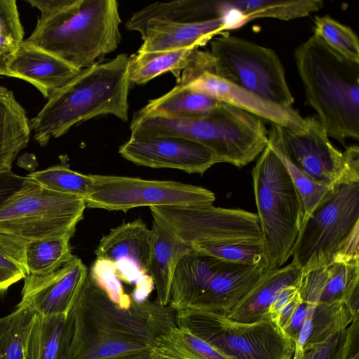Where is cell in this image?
Returning <instances> with one entry per match:
<instances>
[{
	"mask_svg": "<svg viewBox=\"0 0 359 359\" xmlns=\"http://www.w3.org/2000/svg\"><path fill=\"white\" fill-rule=\"evenodd\" d=\"M176 325L175 311L148 299L128 309L113 303L88 273L66 316L65 359H130L151 353Z\"/></svg>",
	"mask_w": 359,
	"mask_h": 359,
	"instance_id": "6da1fadb",
	"label": "cell"
},
{
	"mask_svg": "<svg viewBox=\"0 0 359 359\" xmlns=\"http://www.w3.org/2000/svg\"><path fill=\"white\" fill-rule=\"evenodd\" d=\"M128 65L129 56L122 53L81 69L55 90L29 120L34 140L45 147L52 137H59L72 126L102 115H113L126 122L131 84Z\"/></svg>",
	"mask_w": 359,
	"mask_h": 359,
	"instance_id": "7a4b0ae2",
	"label": "cell"
},
{
	"mask_svg": "<svg viewBox=\"0 0 359 359\" xmlns=\"http://www.w3.org/2000/svg\"><path fill=\"white\" fill-rule=\"evenodd\" d=\"M309 104L328 136L343 145L359 139V62L329 47L316 34L294 52Z\"/></svg>",
	"mask_w": 359,
	"mask_h": 359,
	"instance_id": "3957f363",
	"label": "cell"
},
{
	"mask_svg": "<svg viewBox=\"0 0 359 359\" xmlns=\"http://www.w3.org/2000/svg\"><path fill=\"white\" fill-rule=\"evenodd\" d=\"M130 137H177L210 149L219 163L242 168L268 144V130L260 118L222 102L207 116L170 118L134 115Z\"/></svg>",
	"mask_w": 359,
	"mask_h": 359,
	"instance_id": "277c9868",
	"label": "cell"
},
{
	"mask_svg": "<svg viewBox=\"0 0 359 359\" xmlns=\"http://www.w3.org/2000/svg\"><path fill=\"white\" fill-rule=\"evenodd\" d=\"M121 22L116 0H80L64 13L38 18L26 41L81 70L117 48Z\"/></svg>",
	"mask_w": 359,
	"mask_h": 359,
	"instance_id": "5b68a950",
	"label": "cell"
},
{
	"mask_svg": "<svg viewBox=\"0 0 359 359\" xmlns=\"http://www.w3.org/2000/svg\"><path fill=\"white\" fill-rule=\"evenodd\" d=\"M268 271L264 264H232L191 247L176 266L168 306L226 314Z\"/></svg>",
	"mask_w": 359,
	"mask_h": 359,
	"instance_id": "8992f818",
	"label": "cell"
},
{
	"mask_svg": "<svg viewBox=\"0 0 359 359\" xmlns=\"http://www.w3.org/2000/svg\"><path fill=\"white\" fill-rule=\"evenodd\" d=\"M252 175L268 269H277L291 257L304 215L303 202L269 141Z\"/></svg>",
	"mask_w": 359,
	"mask_h": 359,
	"instance_id": "52a82bcc",
	"label": "cell"
},
{
	"mask_svg": "<svg viewBox=\"0 0 359 359\" xmlns=\"http://www.w3.org/2000/svg\"><path fill=\"white\" fill-rule=\"evenodd\" d=\"M86 208L82 198L48 189L25 177L21 187L0 205V233L23 243L71 238Z\"/></svg>",
	"mask_w": 359,
	"mask_h": 359,
	"instance_id": "ba28073f",
	"label": "cell"
},
{
	"mask_svg": "<svg viewBox=\"0 0 359 359\" xmlns=\"http://www.w3.org/2000/svg\"><path fill=\"white\" fill-rule=\"evenodd\" d=\"M176 325L187 328L231 359H292L294 344L269 318L251 323L225 314L184 310L175 312Z\"/></svg>",
	"mask_w": 359,
	"mask_h": 359,
	"instance_id": "9c48e42d",
	"label": "cell"
},
{
	"mask_svg": "<svg viewBox=\"0 0 359 359\" xmlns=\"http://www.w3.org/2000/svg\"><path fill=\"white\" fill-rule=\"evenodd\" d=\"M209 43L215 75L267 100L292 107L294 97L283 66L272 49L224 32Z\"/></svg>",
	"mask_w": 359,
	"mask_h": 359,
	"instance_id": "30bf717a",
	"label": "cell"
},
{
	"mask_svg": "<svg viewBox=\"0 0 359 359\" xmlns=\"http://www.w3.org/2000/svg\"><path fill=\"white\" fill-rule=\"evenodd\" d=\"M359 224V182L341 184L302 220L291 264L305 273L327 266Z\"/></svg>",
	"mask_w": 359,
	"mask_h": 359,
	"instance_id": "8fae6325",
	"label": "cell"
},
{
	"mask_svg": "<svg viewBox=\"0 0 359 359\" xmlns=\"http://www.w3.org/2000/svg\"><path fill=\"white\" fill-rule=\"evenodd\" d=\"M304 130L271 124L276 140L286 158L315 182L334 188L359 182V148L352 145L340 151L329 140L316 116L305 118Z\"/></svg>",
	"mask_w": 359,
	"mask_h": 359,
	"instance_id": "7c38bea8",
	"label": "cell"
},
{
	"mask_svg": "<svg viewBox=\"0 0 359 359\" xmlns=\"http://www.w3.org/2000/svg\"><path fill=\"white\" fill-rule=\"evenodd\" d=\"M93 182L84 199L86 207L107 210L137 207L212 205L215 194L202 187L171 180L91 175Z\"/></svg>",
	"mask_w": 359,
	"mask_h": 359,
	"instance_id": "4fadbf2b",
	"label": "cell"
},
{
	"mask_svg": "<svg viewBox=\"0 0 359 359\" xmlns=\"http://www.w3.org/2000/svg\"><path fill=\"white\" fill-rule=\"evenodd\" d=\"M153 217L189 246L262 241L257 215L213 205L150 207Z\"/></svg>",
	"mask_w": 359,
	"mask_h": 359,
	"instance_id": "5bb4252c",
	"label": "cell"
},
{
	"mask_svg": "<svg viewBox=\"0 0 359 359\" xmlns=\"http://www.w3.org/2000/svg\"><path fill=\"white\" fill-rule=\"evenodd\" d=\"M177 83L226 102L262 120L296 131L305 129L306 121L292 107L267 100L232 84L213 73V60L206 51L197 50Z\"/></svg>",
	"mask_w": 359,
	"mask_h": 359,
	"instance_id": "9a60e30c",
	"label": "cell"
},
{
	"mask_svg": "<svg viewBox=\"0 0 359 359\" xmlns=\"http://www.w3.org/2000/svg\"><path fill=\"white\" fill-rule=\"evenodd\" d=\"M121 156L137 165L174 168L203 175L219 163L206 147L177 137L130 138L118 149Z\"/></svg>",
	"mask_w": 359,
	"mask_h": 359,
	"instance_id": "2e32d148",
	"label": "cell"
},
{
	"mask_svg": "<svg viewBox=\"0 0 359 359\" xmlns=\"http://www.w3.org/2000/svg\"><path fill=\"white\" fill-rule=\"evenodd\" d=\"M88 273L76 256L59 269L26 275L19 305L43 316H67Z\"/></svg>",
	"mask_w": 359,
	"mask_h": 359,
	"instance_id": "e0dca14e",
	"label": "cell"
},
{
	"mask_svg": "<svg viewBox=\"0 0 359 359\" xmlns=\"http://www.w3.org/2000/svg\"><path fill=\"white\" fill-rule=\"evenodd\" d=\"M80 70L52 53L24 40L6 60L4 76L29 82L45 98L73 79Z\"/></svg>",
	"mask_w": 359,
	"mask_h": 359,
	"instance_id": "ac0fdd59",
	"label": "cell"
},
{
	"mask_svg": "<svg viewBox=\"0 0 359 359\" xmlns=\"http://www.w3.org/2000/svg\"><path fill=\"white\" fill-rule=\"evenodd\" d=\"M224 31L220 18L192 22L149 20L137 31L141 34L143 40L137 52L198 48Z\"/></svg>",
	"mask_w": 359,
	"mask_h": 359,
	"instance_id": "d6986e66",
	"label": "cell"
},
{
	"mask_svg": "<svg viewBox=\"0 0 359 359\" xmlns=\"http://www.w3.org/2000/svg\"><path fill=\"white\" fill-rule=\"evenodd\" d=\"M302 271L291 263L269 270L226 314L229 318L251 323L268 316V309L278 293L289 285H300Z\"/></svg>",
	"mask_w": 359,
	"mask_h": 359,
	"instance_id": "ffe728a7",
	"label": "cell"
},
{
	"mask_svg": "<svg viewBox=\"0 0 359 359\" xmlns=\"http://www.w3.org/2000/svg\"><path fill=\"white\" fill-rule=\"evenodd\" d=\"M151 239V230L141 219L123 223L101 238L95 254L97 258L114 263L129 259L147 274Z\"/></svg>",
	"mask_w": 359,
	"mask_h": 359,
	"instance_id": "44dd1931",
	"label": "cell"
},
{
	"mask_svg": "<svg viewBox=\"0 0 359 359\" xmlns=\"http://www.w3.org/2000/svg\"><path fill=\"white\" fill-rule=\"evenodd\" d=\"M151 251L147 274L156 290V302L168 306L174 272L180 257L191 248L168 227L153 217Z\"/></svg>",
	"mask_w": 359,
	"mask_h": 359,
	"instance_id": "7402d4cb",
	"label": "cell"
},
{
	"mask_svg": "<svg viewBox=\"0 0 359 359\" xmlns=\"http://www.w3.org/2000/svg\"><path fill=\"white\" fill-rule=\"evenodd\" d=\"M308 312L294 344L292 359L346 329L355 318L343 302L309 304Z\"/></svg>",
	"mask_w": 359,
	"mask_h": 359,
	"instance_id": "603a6c76",
	"label": "cell"
},
{
	"mask_svg": "<svg viewBox=\"0 0 359 359\" xmlns=\"http://www.w3.org/2000/svg\"><path fill=\"white\" fill-rule=\"evenodd\" d=\"M29 120L13 91L0 86V175L11 172L18 154L29 141Z\"/></svg>",
	"mask_w": 359,
	"mask_h": 359,
	"instance_id": "cb8c5ba5",
	"label": "cell"
},
{
	"mask_svg": "<svg viewBox=\"0 0 359 359\" xmlns=\"http://www.w3.org/2000/svg\"><path fill=\"white\" fill-rule=\"evenodd\" d=\"M222 102L214 97L177 83L167 93L149 100L135 115L170 118L204 117L212 114Z\"/></svg>",
	"mask_w": 359,
	"mask_h": 359,
	"instance_id": "d4e9b609",
	"label": "cell"
},
{
	"mask_svg": "<svg viewBox=\"0 0 359 359\" xmlns=\"http://www.w3.org/2000/svg\"><path fill=\"white\" fill-rule=\"evenodd\" d=\"M66 316L33 313L25 327L24 359H65Z\"/></svg>",
	"mask_w": 359,
	"mask_h": 359,
	"instance_id": "484cf974",
	"label": "cell"
},
{
	"mask_svg": "<svg viewBox=\"0 0 359 359\" xmlns=\"http://www.w3.org/2000/svg\"><path fill=\"white\" fill-rule=\"evenodd\" d=\"M215 18L214 1L177 0L156 2L134 13L126 22V27L128 30L137 32L149 20L192 22Z\"/></svg>",
	"mask_w": 359,
	"mask_h": 359,
	"instance_id": "4316f807",
	"label": "cell"
},
{
	"mask_svg": "<svg viewBox=\"0 0 359 359\" xmlns=\"http://www.w3.org/2000/svg\"><path fill=\"white\" fill-rule=\"evenodd\" d=\"M197 48H187L175 50L138 53L129 57L128 72L131 83L145 84L156 76L171 72L180 78Z\"/></svg>",
	"mask_w": 359,
	"mask_h": 359,
	"instance_id": "83f0119b",
	"label": "cell"
},
{
	"mask_svg": "<svg viewBox=\"0 0 359 359\" xmlns=\"http://www.w3.org/2000/svg\"><path fill=\"white\" fill-rule=\"evenodd\" d=\"M151 353L161 359H231L177 325L156 339Z\"/></svg>",
	"mask_w": 359,
	"mask_h": 359,
	"instance_id": "f1b7e54d",
	"label": "cell"
},
{
	"mask_svg": "<svg viewBox=\"0 0 359 359\" xmlns=\"http://www.w3.org/2000/svg\"><path fill=\"white\" fill-rule=\"evenodd\" d=\"M344 302L359 317V259L334 261L327 265V277L319 303Z\"/></svg>",
	"mask_w": 359,
	"mask_h": 359,
	"instance_id": "f546056e",
	"label": "cell"
},
{
	"mask_svg": "<svg viewBox=\"0 0 359 359\" xmlns=\"http://www.w3.org/2000/svg\"><path fill=\"white\" fill-rule=\"evenodd\" d=\"M70 238L34 241L24 247L23 262L27 275L52 273L73 259Z\"/></svg>",
	"mask_w": 359,
	"mask_h": 359,
	"instance_id": "4dcf8cb0",
	"label": "cell"
},
{
	"mask_svg": "<svg viewBox=\"0 0 359 359\" xmlns=\"http://www.w3.org/2000/svg\"><path fill=\"white\" fill-rule=\"evenodd\" d=\"M26 177L48 189L83 199L88 194L93 182L91 175L72 170L64 164L32 172Z\"/></svg>",
	"mask_w": 359,
	"mask_h": 359,
	"instance_id": "1f68e13d",
	"label": "cell"
},
{
	"mask_svg": "<svg viewBox=\"0 0 359 359\" xmlns=\"http://www.w3.org/2000/svg\"><path fill=\"white\" fill-rule=\"evenodd\" d=\"M191 247L226 262L249 266L264 264L268 268L266 250L262 241L205 243Z\"/></svg>",
	"mask_w": 359,
	"mask_h": 359,
	"instance_id": "d6a6232c",
	"label": "cell"
},
{
	"mask_svg": "<svg viewBox=\"0 0 359 359\" xmlns=\"http://www.w3.org/2000/svg\"><path fill=\"white\" fill-rule=\"evenodd\" d=\"M33 313L18 304L14 311L0 318V359H24L25 331Z\"/></svg>",
	"mask_w": 359,
	"mask_h": 359,
	"instance_id": "836d02e7",
	"label": "cell"
},
{
	"mask_svg": "<svg viewBox=\"0 0 359 359\" xmlns=\"http://www.w3.org/2000/svg\"><path fill=\"white\" fill-rule=\"evenodd\" d=\"M269 142L283 163L292 182L299 192L304 205V218L308 217L313 210L324 201L333 189L319 184L297 168L284 155L276 140L273 132L268 131Z\"/></svg>",
	"mask_w": 359,
	"mask_h": 359,
	"instance_id": "e575fe53",
	"label": "cell"
},
{
	"mask_svg": "<svg viewBox=\"0 0 359 359\" xmlns=\"http://www.w3.org/2000/svg\"><path fill=\"white\" fill-rule=\"evenodd\" d=\"M314 22V34L341 55L359 62L358 39L349 27L329 15L316 16Z\"/></svg>",
	"mask_w": 359,
	"mask_h": 359,
	"instance_id": "d590c367",
	"label": "cell"
},
{
	"mask_svg": "<svg viewBox=\"0 0 359 359\" xmlns=\"http://www.w3.org/2000/svg\"><path fill=\"white\" fill-rule=\"evenodd\" d=\"M15 0H0V58L6 60L24 41Z\"/></svg>",
	"mask_w": 359,
	"mask_h": 359,
	"instance_id": "8d00e7d4",
	"label": "cell"
},
{
	"mask_svg": "<svg viewBox=\"0 0 359 359\" xmlns=\"http://www.w3.org/2000/svg\"><path fill=\"white\" fill-rule=\"evenodd\" d=\"M88 273L113 303L122 309L132 306L134 302L125 292L121 280L117 277L114 262L97 258Z\"/></svg>",
	"mask_w": 359,
	"mask_h": 359,
	"instance_id": "74e56055",
	"label": "cell"
},
{
	"mask_svg": "<svg viewBox=\"0 0 359 359\" xmlns=\"http://www.w3.org/2000/svg\"><path fill=\"white\" fill-rule=\"evenodd\" d=\"M348 329L338 332L324 342L303 352L298 359H344Z\"/></svg>",
	"mask_w": 359,
	"mask_h": 359,
	"instance_id": "f35d334b",
	"label": "cell"
},
{
	"mask_svg": "<svg viewBox=\"0 0 359 359\" xmlns=\"http://www.w3.org/2000/svg\"><path fill=\"white\" fill-rule=\"evenodd\" d=\"M25 244L0 233V268L26 276L23 262Z\"/></svg>",
	"mask_w": 359,
	"mask_h": 359,
	"instance_id": "ab89813d",
	"label": "cell"
},
{
	"mask_svg": "<svg viewBox=\"0 0 359 359\" xmlns=\"http://www.w3.org/2000/svg\"><path fill=\"white\" fill-rule=\"evenodd\" d=\"M117 277L135 287L153 281L150 276L141 271L130 260L121 259L114 263Z\"/></svg>",
	"mask_w": 359,
	"mask_h": 359,
	"instance_id": "60d3db41",
	"label": "cell"
},
{
	"mask_svg": "<svg viewBox=\"0 0 359 359\" xmlns=\"http://www.w3.org/2000/svg\"><path fill=\"white\" fill-rule=\"evenodd\" d=\"M80 0H27L41 11L39 19H47L65 12L79 4Z\"/></svg>",
	"mask_w": 359,
	"mask_h": 359,
	"instance_id": "b9f144b4",
	"label": "cell"
},
{
	"mask_svg": "<svg viewBox=\"0 0 359 359\" xmlns=\"http://www.w3.org/2000/svg\"><path fill=\"white\" fill-rule=\"evenodd\" d=\"M355 259H359V224L350 232L331 262Z\"/></svg>",
	"mask_w": 359,
	"mask_h": 359,
	"instance_id": "7bdbcfd3",
	"label": "cell"
},
{
	"mask_svg": "<svg viewBox=\"0 0 359 359\" xmlns=\"http://www.w3.org/2000/svg\"><path fill=\"white\" fill-rule=\"evenodd\" d=\"M308 309V303L302 300L282 332L283 334L294 344H295L298 339L299 334L304 325Z\"/></svg>",
	"mask_w": 359,
	"mask_h": 359,
	"instance_id": "ee69618b",
	"label": "cell"
},
{
	"mask_svg": "<svg viewBox=\"0 0 359 359\" xmlns=\"http://www.w3.org/2000/svg\"><path fill=\"white\" fill-rule=\"evenodd\" d=\"M25 180L12 171L0 175V205L21 187Z\"/></svg>",
	"mask_w": 359,
	"mask_h": 359,
	"instance_id": "f6af8a7d",
	"label": "cell"
},
{
	"mask_svg": "<svg viewBox=\"0 0 359 359\" xmlns=\"http://www.w3.org/2000/svg\"><path fill=\"white\" fill-rule=\"evenodd\" d=\"M299 293V286L289 285L283 288L269 306L268 316L274 322L280 310Z\"/></svg>",
	"mask_w": 359,
	"mask_h": 359,
	"instance_id": "bcb514c9",
	"label": "cell"
},
{
	"mask_svg": "<svg viewBox=\"0 0 359 359\" xmlns=\"http://www.w3.org/2000/svg\"><path fill=\"white\" fill-rule=\"evenodd\" d=\"M348 342L344 359H359V318L348 327Z\"/></svg>",
	"mask_w": 359,
	"mask_h": 359,
	"instance_id": "7dc6e473",
	"label": "cell"
},
{
	"mask_svg": "<svg viewBox=\"0 0 359 359\" xmlns=\"http://www.w3.org/2000/svg\"><path fill=\"white\" fill-rule=\"evenodd\" d=\"M302 302V299L299 293L290 302H288L279 312L274 323L282 332L291 317L294 313L298 306Z\"/></svg>",
	"mask_w": 359,
	"mask_h": 359,
	"instance_id": "c3c4849f",
	"label": "cell"
},
{
	"mask_svg": "<svg viewBox=\"0 0 359 359\" xmlns=\"http://www.w3.org/2000/svg\"><path fill=\"white\" fill-rule=\"evenodd\" d=\"M25 275L0 268V293L6 292L12 285L24 278Z\"/></svg>",
	"mask_w": 359,
	"mask_h": 359,
	"instance_id": "681fc988",
	"label": "cell"
},
{
	"mask_svg": "<svg viewBox=\"0 0 359 359\" xmlns=\"http://www.w3.org/2000/svg\"><path fill=\"white\" fill-rule=\"evenodd\" d=\"M156 357L152 353L137 356L130 359H154Z\"/></svg>",
	"mask_w": 359,
	"mask_h": 359,
	"instance_id": "f907efd6",
	"label": "cell"
},
{
	"mask_svg": "<svg viewBox=\"0 0 359 359\" xmlns=\"http://www.w3.org/2000/svg\"><path fill=\"white\" fill-rule=\"evenodd\" d=\"M6 69V60L0 58V75L4 76Z\"/></svg>",
	"mask_w": 359,
	"mask_h": 359,
	"instance_id": "816d5d0a",
	"label": "cell"
},
{
	"mask_svg": "<svg viewBox=\"0 0 359 359\" xmlns=\"http://www.w3.org/2000/svg\"><path fill=\"white\" fill-rule=\"evenodd\" d=\"M154 359H161V358H156V357Z\"/></svg>",
	"mask_w": 359,
	"mask_h": 359,
	"instance_id": "f5cc1de1",
	"label": "cell"
}]
</instances>
